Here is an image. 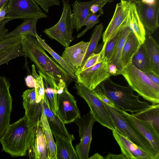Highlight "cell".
<instances>
[{"label": "cell", "mask_w": 159, "mask_h": 159, "mask_svg": "<svg viewBox=\"0 0 159 159\" xmlns=\"http://www.w3.org/2000/svg\"><path fill=\"white\" fill-rule=\"evenodd\" d=\"M22 49L36 67L39 74L51 88L58 90L63 89L73 81L70 75L45 50L34 36L21 34Z\"/></svg>", "instance_id": "obj_1"}, {"label": "cell", "mask_w": 159, "mask_h": 159, "mask_svg": "<svg viewBox=\"0 0 159 159\" xmlns=\"http://www.w3.org/2000/svg\"><path fill=\"white\" fill-rule=\"evenodd\" d=\"M34 127L25 115L10 124L0 139L2 150L12 157L25 156L33 138Z\"/></svg>", "instance_id": "obj_2"}, {"label": "cell", "mask_w": 159, "mask_h": 159, "mask_svg": "<svg viewBox=\"0 0 159 159\" xmlns=\"http://www.w3.org/2000/svg\"><path fill=\"white\" fill-rule=\"evenodd\" d=\"M100 85L115 106L124 111L136 113L150 105L148 102L141 101L139 95L134 94L133 90L129 87L116 84L109 78Z\"/></svg>", "instance_id": "obj_3"}, {"label": "cell", "mask_w": 159, "mask_h": 159, "mask_svg": "<svg viewBox=\"0 0 159 159\" xmlns=\"http://www.w3.org/2000/svg\"><path fill=\"white\" fill-rule=\"evenodd\" d=\"M129 87L139 95L152 104H159V85L153 82L143 72L131 62L120 72Z\"/></svg>", "instance_id": "obj_4"}, {"label": "cell", "mask_w": 159, "mask_h": 159, "mask_svg": "<svg viewBox=\"0 0 159 159\" xmlns=\"http://www.w3.org/2000/svg\"><path fill=\"white\" fill-rule=\"evenodd\" d=\"M63 8L61 17L53 26L44 29L43 32L49 38L59 43L65 48L69 46L73 39L74 29L72 10L69 1L61 0Z\"/></svg>", "instance_id": "obj_5"}, {"label": "cell", "mask_w": 159, "mask_h": 159, "mask_svg": "<svg viewBox=\"0 0 159 159\" xmlns=\"http://www.w3.org/2000/svg\"><path fill=\"white\" fill-rule=\"evenodd\" d=\"M104 104L116 128L151 155L154 159H159V153L155 151L150 143L128 122L120 108Z\"/></svg>", "instance_id": "obj_6"}, {"label": "cell", "mask_w": 159, "mask_h": 159, "mask_svg": "<svg viewBox=\"0 0 159 159\" xmlns=\"http://www.w3.org/2000/svg\"><path fill=\"white\" fill-rule=\"evenodd\" d=\"M75 87L77 94L87 102L90 108V112L96 121L112 131L116 126L104 103L94 94L92 90L77 81Z\"/></svg>", "instance_id": "obj_7"}, {"label": "cell", "mask_w": 159, "mask_h": 159, "mask_svg": "<svg viewBox=\"0 0 159 159\" xmlns=\"http://www.w3.org/2000/svg\"><path fill=\"white\" fill-rule=\"evenodd\" d=\"M6 17L17 19L47 18L48 16L34 0H9Z\"/></svg>", "instance_id": "obj_8"}, {"label": "cell", "mask_w": 159, "mask_h": 159, "mask_svg": "<svg viewBox=\"0 0 159 159\" xmlns=\"http://www.w3.org/2000/svg\"><path fill=\"white\" fill-rule=\"evenodd\" d=\"M79 127L80 142L76 145L75 150L79 159H89V152L92 140V130L96 121L89 111L77 118L74 121Z\"/></svg>", "instance_id": "obj_9"}, {"label": "cell", "mask_w": 159, "mask_h": 159, "mask_svg": "<svg viewBox=\"0 0 159 159\" xmlns=\"http://www.w3.org/2000/svg\"><path fill=\"white\" fill-rule=\"evenodd\" d=\"M108 62L104 60L84 70L76 72L77 81L92 90L111 76L108 68Z\"/></svg>", "instance_id": "obj_10"}, {"label": "cell", "mask_w": 159, "mask_h": 159, "mask_svg": "<svg viewBox=\"0 0 159 159\" xmlns=\"http://www.w3.org/2000/svg\"><path fill=\"white\" fill-rule=\"evenodd\" d=\"M57 115L65 124L73 122L80 116L76 100L67 86L57 91Z\"/></svg>", "instance_id": "obj_11"}, {"label": "cell", "mask_w": 159, "mask_h": 159, "mask_svg": "<svg viewBox=\"0 0 159 159\" xmlns=\"http://www.w3.org/2000/svg\"><path fill=\"white\" fill-rule=\"evenodd\" d=\"M112 131L113 136L119 146L122 154L126 159H154L151 155L117 128Z\"/></svg>", "instance_id": "obj_12"}, {"label": "cell", "mask_w": 159, "mask_h": 159, "mask_svg": "<svg viewBox=\"0 0 159 159\" xmlns=\"http://www.w3.org/2000/svg\"><path fill=\"white\" fill-rule=\"evenodd\" d=\"M9 80L4 76H0V139L10 125L12 108V99Z\"/></svg>", "instance_id": "obj_13"}, {"label": "cell", "mask_w": 159, "mask_h": 159, "mask_svg": "<svg viewBox=\"0 0 159 159\" xmlns=\"http://www.w3.org/2000/svg\"><path fill=\"white\" fill-rule=\"evenodd\" d=\"M135 4L138 16L146 31L152 34L159 26V0H157L156 3L152 5L141 2Z\"/></svg>", "instance_id": "obj_14"}, {"label": "cell", "mask_w": 159, "mask_h": 159, "mask_svg": "<svg viewBox=\"0 0 159 159\" xmlns=\"http://www.w3.org/2000/svg\"><path fill=\"white\" fill-rule=\"evenodd\" d=\"M131 2L120 1L116 4L113 16L102 35L103 44L124 26Z\"/></svg>", "instance_id": "obj_15"}, {"label": "cell", "mask_w": 159, "mask_h": 159, "mask_svg": "<svg viewBox=\"0 0 159 159\" xmlns=\"http://www.w3.org/2000/svg\"><path fill=\"white\" fill-rule=\"evenodd\" d=\"M22 96L23 105L25 110V115L28 122L30 124L35 126L39 125L43 112V102L40 103L36 102L34 88L25 90Z\"/></svg>", "instance_id": "obj_16"}, {"label": "cell", "mask_w": 159, "mask_h": 159, "mask_svg": "<svg viewBox=\"0 0 159 159\" xmlns=\"http://www.w3.org/2000/svg\"><path fill=\"white\" fill-rule=\"evenodd\" d=\"M26 153L30 159H51L43 129L39 125L34 127L33 138Z\"/></svg>", "instance_id": "obj_17"}, {"label": "cell", "mask_w": 159, "mask_h": 159, "mask_svg": "<svg viewBox=\"0 0 159 159\" xmlns=\"http://www.w3.org/2000/svg\"><path fill=\"white\" fill-rule=\"evenodd\" d=\"M121 111L128 122L145 138L159 153V133L151 125L135 118L121 109Z\"/></svg>", "instance_id": "obj_18"}, {"label": "cell", "mask_w": 159, "mask_h": 159, "mask_svg": "<svg viewBox=\"0 0 159 159\" xmlns=\"http://www.w3.org/2000/svg\"><path fill=\"white\" fill-rule=\"evenodd\" d=\"M89 41H82L71 46L66 48L61 57L75 73L79 70L85 56Z\"/></svg>", "instance_id": "obj_19"}, {"label": "cell", "mask_w": 159, "mask_h": 159, "mask_svg": "<svg viewBox=\"0 0 159 159\" xmlns=\"http://www.w3.org/2000/svg\"><path fill=\"white\" fill-rule=\"evenodd\" d=\"M43 112L46 115L53 135H57L65 139L73 141L75 139L67 130L65 124L57 115L54 113L49 107L45 99L42 102Z\"/></svg>", "instance_id": "obj_20"}, {"label": "cell", "mask_w": 159, "mask_h": 159, "mask_svg": "<svg viewBox=\"0 0 159 159\" xmlns=\"http://www.w3.org/2000/svg\"><path fill=\"white\" fill-rule=\"evenodd\" d=\"M150 67L153 73L159 76V46L151 34L146 31L142 44Z\"/></svg>", "instance_id": "obj_21"}, {"label": "cell", "mask_w": 159, "mask_h": 159, "mask_svg": "<svg viewBox=\"0 0 159 159\" xmlns=\"http://www.w3.org/2000/svg\"><path fill=\"white\" fill-rule=\"evenodd\" d=\"M124 26L128 27L134 33L141 44L143 43L146 31L138 16L135 4L134 2H131L130 4Z\"/></svg>", "instance_id": "obj_22"}, {"label": "cell", "mask_w": 159, "mask_h": 159, "mask_svg": "<svg viewBox=\"0 0 159 159\" xmlns=\"http://www.w3.org/2000/svg\"><path fill=\"white\" fill-rule=\"evenodd\" d=\"M93 0L81 2L75 0L72 5V12L74 29L78 32L84 26V23L91 13L90 8Z\"/></svg>", "instance_id": "obj_23"}, {"label": "cell", "mask_w": 159, "mask_h": 159, "mask_svg": "<svg viewBox=\"0 0 159 159\" xmlns=\"http://www.w3.org/2000/svg\"><path fill=\"white\" fill-rule=\"evenodd\" d=\"M141 44L134 33L131 31L122 50L120 61V71L131 62L133 57L137 51Z\"/></svg>", "instance_id": "obj_24"}, {"label": "cell", "mask_w": 159, "mask_h": 159, "mask_svg": "<svg viewBox=\"0 0 159 159\" xmlns=\"http://www.w3.org/2000/svg\"><path fill=\"white\" fill-rule=\"evenodd\" d=\"M133 114L137 119L152 126L159 133V104H152L144 110Z\"/></svg>", "instance_id": "obj_25"}, {"label": "cell", "mask_w": 159, "mask_h": 159, "mask_svg": "<svg viewBox=\"0 0 159 159\" xmlns=\"http://www.w3.org/2000/svg\"><path fill=\"white\" fill-rule=\"evenodd\" d=\"M57 159H79L72 141L56 135Z\"/></svg>", "instance_id": "obj_26"}, {"label": "cell", "mask_w": 159, "mask_h": 159, "mask_svg": "<svg viewBox=\"0 0 159 159\" xmlns=\"http://www.w3.org/2000/svg\"><path fill=\"white\" fill-rule=\"evenodd\" d=\"M39 20L36 18L25 19L23 21L13 30L6 33L3 39L21 34H29L36 37L37 34L36 24Z\"/></svg>", "instance_id": "obj_27"}, {"label": "cell", "mask_w": 159, "mask_h": 159, "mask_svg": "<svg viewBox=\"0 0 159 159\" xmlns=\"http://www.w3.org/2000/svg\"><path fill=\"white\" fill-rule=\"evenodd\" d=\"M103 30V25L102 23L95 26L91 34L90 41H89L88 46L85 56L80 67L77 71L82 67L87 60L92 54L96 53L98 44L102 37Z\"/></svg>", "instance_id": "obj_28"}, {"label": "cell", "mask_w": 159, "mask_h": 159, "mask_svg": "<svg viewBox=\"0 0 159 159\" xmlns=\"http://www.w3.org/2000/svg\"><path fill=\"white\" fill-rule=\"evenodd\" d=\"M39 125L41 126L43 129L50 152V159H57L56 143L54 140L53 135L49 126L46 115L43 112L40 117Z\"/></svg>", "instance_id": "obj_29"}, {"label": "cell", "mask_w": 159, "mask_h": 159, "mask_svg": "<svg viewBox=\"0 0 159 159\" xmlns=\"http://www.w3.org/2000/svg\"><path fill=\"white\" fill-rule=\"evenodd\" d=\"M124 27L113 35L106 43L103 44L101 50L102 59L106 60L108 62L111 61Z\"/></svg>", "instance_id": "obj_30"}, {"label": "cell", "mask_w": 159, "mask_h": 159, "mask_svg": "<svg viewBox=\"0 0 159 159\" xmlns=\"http://www.w3.org/2000/svg\"><path fill=\"white\" fill-rule=\"evenodd\" d=\"M35 38L43 48L47 51L57 62L67 71L72 79L74 80H77V77L75 75V72L61 57L38 34L36 35Z\"/></svg>", "instance_id": "obj_31"}, {"label": "cell", "mask_w": 159, "mask_h": 159, "mask_svg": "<svg viewBox=\"0 0 159 159\" xmlns=\"http://www.w3.org/2000/svg\"><path fill=\"white\" fill-rule=\"evenodd\" d=\"M131 62L137 69L144 73H153L150 67L142 44L133 57Z\"/></svg>", "instance_id": "obj_32"}, {"label": "cell", "mask_w": 159, "mask_h": 159, "mask_svg": "<svg viewBox=\"0 0 159 159\" xmlns=\"http://www.w3.org/2000/svg\"><path fill=\"white\" fill-rule=\"evenodd\" d=\"M131 31L127 27H124L119 41L114 51L112 57L108 63L115 65L117 67L119 73L120 71V61L122 50L126 39Z\"/></svg>", "instance_id": "obj_33"}, {"label": "cell", "mask_w": 159, "mask_h": 159, "mask_svg": "<svg viewBox=\"0 0 159 159\" xmlns=\"http://www.w3.org/2000/svg\"><path fill=\"white\" fill-rule=\"evenodd\" d=\"M32 75L34 79V89L36 95V102H42L44 99V89L43 80L42 76L38 75L34 64L32 65Z\"/></svg>", "instance_id": "obj_34"}, {"label": "cell", "mask_w": 159, "mask_h": 159, "mask_svg": "<svg viewBox=\"0 0 159 159\" xmlns=\"http://www.w3.org/2000/svg\"><path fill=\"white\" fill-rule=\"evenodd\" d=\"M44 99L49 108L57 115V91L51 87L43 81Z\"/></svg>", "instance_id": "obj_35"}, {"label": "cell", "mask_w": 159, "mask_h": 159, "mask_svg": "<svg viewBox=\"0 0 159 159\" xmlns=\"http://www.w3.org/2000/svg\"><path fill=\"white\" fill-rule=\"evenodd\" d=\"M21 35L4 39L0 42V54L21 43Z\"/></svg>", "instance_id": "obj_36"}, {"label": "cell", "mask_w": 159, "mask_h": 159, "mask_svg": "<svg viewBox=\"0 0 159 159\" xmlns=\"http://www.w3.org/2000/svg\"><path fill=\"white\" fill-rule=\"evenodd\" d=\"M102 15L101 14L98 15L90 13L86 19L84 26L86 27L79 34L76 36V38H79L82 36L89 30L92 28L95 25L99 22V18Z\"/></svg>", "instance_id": "obj_37"}, {"label": "cell", "mask_w": 159, "mask_h": 159, "mask_svg": "<svg viewBox=\"0 0 159 159\" xmlns=\"http://www.w3.org/2000/svg\"><path fill=\"white\" fill-rule=\"evenodd\" d=\"M102 60L101 50L98 53H93L88 58L82 67L76 72L88 69L101 61Z\"/></svg>", "instance_id": "obj_38"}, {"label": "cell", "mask_w": 159, "mask_h": 159, "mask_svg": "<svg viewBox=\"0 0 159 159\" xmlns=\"http://www.w3.org/2000/svg\"><path fill=\"white\" fill-rule=\"evenodd\" d=\"M94 94L103 103L112 107L116 106L112 101L107 95L101 88L100 84L92 90Z\"/></svg>", "instance_id": "obj_39"}, {"label": "cell", "mask_w": 159, "mask_h": 159, "mask_svg": "<svg viewBox=\"0 0 159 159\" xmlns=\"http://www.w3.org/2000/svg\"><path fill=\"white\" fill-rule=\"evenodd\" d=\"M47 13L49 12L50 7L59 6L61 2L60 0H34Z\"/></svg>", "instance_id": "obj_40"}, {"label": "cell", "mask_w": 159, "mask_h": 159, "mask_svg": "<svg viewBox=\"0 0 159 159\" xmlns=\"http://www.w3.org/2000/svg\"><path fill=\"white\" fill-rule=\"evenodd\" d=\"M107 3L106 2L98 3H93V2L90 8L91 13L96 14L97 12H99V14L102 15L103 14V10L102 8Z\"/></svg>", "instance_id": "obj_41"}, {"label": "cell", "mask_w": 159, "mask_h": 159, "mask_svg": "<svg viewBox=\"0 0 159 159\" xmlns=\"http://www.w3.org/2000/svg\"><path fill=\"white\" fill-rule=\"evenodd\" d=\"M11 20H12L10 19L6 18L0 21V42L3 39V36L8 31V30L5 28L6 25Z\"/></svg>", "instance_id": "obj_42"}, {"label": "cell", "mask_w": 159, "mask_h": 159, "mask_svg": "<svg viewBox=\"0 0 159 159\" xmlns=\"http://www.w3.org/2000/svg\"><path fill=\"white\" fill-rule=\"evenodd\" d=\"M108 68L111 76L119 75V71L115 65L108 63Z\"/></svg>", "instance_id": "obj_43"}, {"label": "cell", "mask_w": 159, "mask_h": 159, "mask_svg": "<svg viewBox=\"0 0 159 159\" xmlns=\"http://www.w3.org/2000/svg\"><path fill=\"white\" fill-rule=\"evenodd\" d=\"M153 82L159 85V76L151 72L144 73Z\"/></svg>", "instance_id": "obj_44"}, {"label": "cell", "mask_w": 159, "mask_h": 159, "mask_svg": "<svg viewBox=\"0 0 159 159\" xmlns=\"http://www.w3.org/2000/svg\"><path fill=\"white\" fill-rule=\"evenodd\" d=\"M7 3L3 4L0 8V21L6 19V16L8 12L7 6Z\"/></svg>", "instance_id": "obj_45"}, {"label": "cell", "mask_w": 159, "mask_h": 159, "mask_svg": "<svg viewBox=\"0 0 159 159\" xmlns=\"http://www.w3.org/2000/svg\"><path fill=\"white\" fill-rule=\"evenodd\" d=\"M25 80L27 87L32 88H34V79L32 75H28L25 78Z\"/></svg>", "instance_id": "obj_46"}, {"label": "cell", "mask_w": 159, "mask_h": 159, "mask_svg": "<svg viewBox=\"0 0 159 159\" xmlns=\"http://www.w3.org/2000/svg\"><path fill=\"white\" fill-rule=\"evenodd\" d=\"M105 159H126L125 157L122 154H115L109 153L107 155L104 157Z\"/></svg>", "instance_id": "obj_47"}, {"label": "cell", "mask_w": 159, "mask_h": 159, "mask_svg": "<svg viewBox=\"0 0 159 159\" xmlns=\"http://www.w3.org/2000/svg\"><path fill=\"white\" fill-rule=\"evenodd\" d=\"M141 2L143 3L152 5L154 4L157 0H140Z\"/></svg>", "instance_id": "obj_48"}, {"label": "cell", "mask_w": 159, "mask_h": 159, "mask_svg": "<svg viewBox=\"0 0 159 159\" xmlns=\"http://www.w3.org/2000/svg\"><path fill=\"white\" fill-rule=\"evenodd\" d=\"M103 159L104 157L98 153H96L94 154L93 156L90 157H89V159Z\"/></svg>", "instance_id": "obj_49"}, {"label": "cell", "mask_w": 159, "mask_h": 159, "mask_svg": "<svg viewBox=\"0 0 159 159\" xmlns=\"http://www.w3.org/2000/svg\"><path fill=\"white\" fill-rule=\"evenodd\" d=\"M93 3H98L106 2L107 3L112 2L114 1V0H93Z\"/></svg>", "instance_id": "obj_50"}, {"label": "cell", "mask_w": 159, "mask_h": 159, "mask_svg": "<svg viewBox=\"0 0 159 159\" xmlns=\"http://www.w3.org/2000/svg\"><path fill=\"white\" fill-rule=\"evenodd\" d=\"M9 0H0V8L3 6V4L8 2Z\"/></svg>", "instance_id": "obj_51"}, {"label": "cell", "mask_w": 159, "mask_h": 159, "mask_svg": "<svg viewBox=\"0 0 159 159\" xmlns=\"http://www.w3.org/2000/svg\"><path fill=\"white\" fill-rule=\"evenodd\" d=\"M120 1H123L125 2H134V0H120Z\"/></svg>", "instance_id": "obj_52"}, {"label": "cell", "mask_w": 159, "mask_h": 159, "mask_svg": "<svg viewBox=\"0 0 159 159\" xmlns=\"http://www.w3.org/2000/svg\"><path fill=\"white\" fill-rule=\"evenodd\" d=\"M141 2L140 0H134V2L135 3Z\"/></svg>", "instance_id": "obj_53"}, {"label": "cell", "mask_w": 159, "mask_h": 159, "mask_svg": "<svg viewBox=\"0 0 159 159\" xmlns=\"http://www.w3.org/2000/svg\"></svg>", "instance_id": "obj_54"}]
</instances>
